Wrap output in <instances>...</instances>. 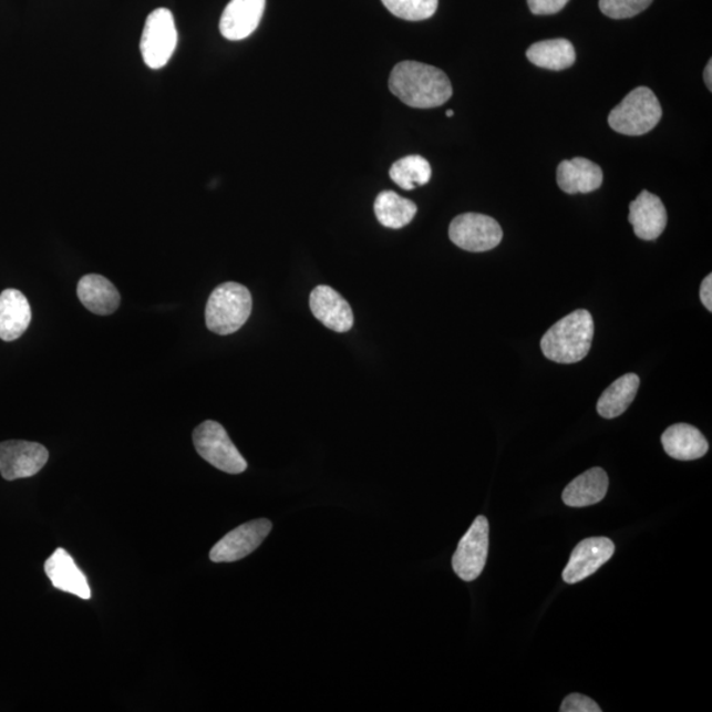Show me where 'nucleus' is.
Instances as JSON below:
<instances>
[{"label": "nucleus", "mask_w": 712, "mask_h": 712, "mask_svg": "<svg viewBox=\"0 0 712 712\" xmlns=\"http://www.w3.org/2000/svg\"><path fill=\"white\" fill-rule=\"evenodd\" d=\"M310 310L318 321L337 333H345L354 324V314L350 303L328 286H318L310 293Z\"/></svg>", "instance_id": "f8f14e48"}, {"label": "nucleus", "mask_w": 712, "mask_h": 712, "mask_svg": "<svg viewBox=\"0 0 712 712\" xmlns=\"http://www.w3.org/2000/svg\"><path fill=\"white\" fill-rule=\"evenodd\" d=\"M252 310L250 290L239 282H224L206 303V327L218 336H230L244 328Z\"/></svg>", "instance_id": "7ed1b4c3"}, {"label": "nucleus", "mask_w": 712, "mask_h": 712, "mask_svg": "<svg viewBox=\"0 0 712 712\" xmlns=\"http://www.w3.org/2000/svg\"><path fill=\"white\" fill-rule=\"evenodd\" d=\"M453 115H454L453 110H447L446 116L451 117V116H453Z\"/></svg>", "instance_id": "7c9ffc66"}, {"label": "nucleus", "mask_w": 712, "mask_h": 712, "mask_svg": "<svg viewBox=\"0 0 712 712\" xmlns=\"http://www.w3.org/2000/svg\"><path fill=\"white\" fill-rule=\"evenodd\" d=\"M44 570L54 589L73 594L85 600L92 598L85 574L75 565L73 557L65 549L59 548L54 551L47 559Z\"/></svg>", "instance_id": "2eb2a0df"}, {"label": "nucleus", "mask_w": 712, "mask_h": 712, "mask_svg": "<svg viewBox=\"0 0 712 712\" xmlns=\"http://www.w3.org/2000/svg\"><path fill=\"white\" fill-rule=\"evenodd\" d=\"M193 442H195L197 453L220 472L227 474L246 472V460L228 437L225 427L216 421H205L197 426L193 433Z\"/></svg>", "instance_id": "39448f33"}, {"label": "nucleus", "mask_w": 712, "mask_h": 712, "mask_svg": "<svg viewBox=\"0 0 712 712\" xmlns=\"http://www.w3.org/2000/svg\"><path fill=\"white\" fill-rule=\"evenodd\" d=\"M669 456L677 461H695L709 452V442L696 427L675 424L667 429L661 437Z\"/></svg>", "instance_id": "a211bd4d"}, {"label": "nucleus", "mask_w": 712, "mask_h": 712, "mask_svg": "<svg viewBox=\"0 0 712 712\" xmlns=\"http://www.w3.org/2000/svg\"><path fill=\"white\" fill-rule=\"evenodd\" d=\"M561 712H600L596 701L582 694H570L563 702Z\"/></svg>", "instance_id": "bb28decb"}, {"label": "nucleus", "mask_w": 712, "mask_h": 712, "mask_svg": "<svg viewBox=\"0 0 712 712\" xmlns=\"http://www.w3.org/2000/svg\"><path fill=\"white\" fill-rule=\"evenodd\" d=\"M712 61H709V64L706 69H704V82H706V86L711 90L712 89Z\"/></svg>", "instance_id": "c756f323"}, {"label": "nucleus", "mask_w": 712, "mask_h": 712, "mask_svg": "<svg viewBox=\"0 0 712 712\" xmlns=\"http://www.w3.org/2000/svg\"><path fill=\"white\" fill-rule=\"evenodd\" d=\"M32 320L27 297L17 289H6L0 293V338L6 342L19 340Z\"/></svg>", "instance_id": "f3484780"}, {"label": "nucleus", "mask_w": 712, "mask_h": 712, "mask_svg": "<svg viewBox=\"0 0 712 712\" xmlns=\"http://www.w3.org/2000/svg\"><path fill=\"white\" fill-rule=\"evenodd\" d=\"M527 58L538 68L549 71H564L574 65L577 54L572 44L566 39L545 40L530 45Z\"/></svg>", "instance_id": "4be33fe9"}, {"label": "nucleus", "mask_w": 712, "mask_h": 712, "mask_svg": "<svg viewBox=\"0 0 712 712\" xmlns=\"http://www.w3.org/2000/svg\"><path fill=\"white\" fill-rule=\"evenodd\" d=\"M594 338V320L587 310L579 309L563 318L546 331L541 350L549 361L572 364L589 354Z\"/></svg>", "instance_id": "f03ea898"}, {"label": "nucleus", "mask_w": 712, "mask_h": 712, "mask_svg": "<svg viewBox=\"0 0 712 712\" xmlns=\"http://www.w3.org/2000/svg\"><path fill=\"white\" fill-rule=\"evenodd\" d=\"M640 378L634 373H627L613 382L601 393L597 410L601 417L611 420L623 414L638 395Z\"/></svg>", "instance_id": "412c9836"}, {"label": "nucleus", "mask_w": 712, "mask_h": 712, "mask_svg": "<svg viewBox=\"0 0 712 712\" xmlns=\"http://www.w3.org/2000/svg\"><path fill=\"white\" fill-rule=\"evenodd\" d=\"M78 296L90 312L113 314L121 306V295L112 281L101 275H86L79 281Z\"/></svg>", "instance_id": "6ab92c4d"}, {"label": "nucleus", "mask_w": 712, "mask_h": 712, "mask_svg": "<svg viewBox=\"0 0 712 712\" xmlns=\"http://www.w3.org/2000/svg\"><path fill=\"white\" fill-rule=\"evenodd\" d=\"M382 2L393 16L410 22L432 18L438 9V0H382Z\"/></svg>", "instance_id": "393cba45"}, {"label": "nucleus", "mask_w": 712, "mask_h": 712, "mask_svg": "<svg viewBox=\"0 0 712 712\" xmlns=\"http://www.w3.org/2000/svg\"><path fill=\"white\" fill-rule=\"evenodd\" d=\"M373 209H375L379 223L384 227L393 228V230L410 225L417 213L416 204L391 190L380 193Z\"/></svg>", "instance_id": "5701e85b"}, {"label": "nucleus", "mask_w": 712, "mask_h": 712, "mask_svg": "<svg viewBox=\"0 0 712 712\" xmlns=\"http://www.w3.org/2000/svg\"><path fill=\"white\" fill-rule=\"evenodd\" d=\"M661 116L662 109L652 90L638 87L612 110L608 124L619 134L641 136L651 133Z\"/></svg>", "instance_id": "20e7f679"}, {"label": "nucleus", "mask_w": 712, "mask_h": 712, "mask_svg": "<svg viewBox=\"0 0 712 712\" xmlns=\"http://www.w3.org/2000/svg\"><path fill=\"white\" fill-rule=\"evenodd\" d=\"M700 296L704 308H706L709 312H712V275H709L708 278L703 280Z\"/></svg>", "instance_id": "c85d7f7f"}, {"label": "nucleus", "mask_w": 712, "mask_h": 712, "mask_svg": "<svg viewBox=\"0 0 712 712\" xmlns=\"http://www.w3.org/2000/svg\"><path fill=\"white\" fill-rule=\"evenodd\" d=\"M489 525L485 516L475 518L467 534L461 538L453 556V569L462 580L472 582L485 569L488 556Z\"/></svg>", "instance_id": "6e6552de"}, {"label": "nucleus", "mask_w": 712, "mask_h": 712, "mask_svg": "<svg viewBox=\"0 0 712 712\" xmlns=\"http://www.w3.org/2000/svg\"><path fill=\"white\" fill-rule=\"evenodd\" d=\"M265 9L266 0H231L220 18V33L231 41L251 37L259 27Z\"/></svg>", "instance_id": "ddd939ff"}, {"label": "nucleus", "mask_w": 712, "mask_h": 712, "mask_svg": "<svg viewBox=\"0 0 712 712\" xmlns=\"http://www.w3.org/2000/svg\"><path fill=\"white\" fill-rule=\"evenodd\" d=\"M175 18L168 9H157L149 13L142 33L141 52L145 65L162 69L168 64L177 47Z\"/></svg>", "instance_id": "423d86ee"}, {"label": "nucleus", "mask_w": 712, "mask_h": 712, "mask_svg": "<svg viewBox=\"0 0 712 712\" xmlns=\"http://www.w3.org/2000/svg\"><path fill=\"white\" fill-rule=\"evenodd\" d=\"M653 0H599V9L611 19H629L639 16Z\"/></svg>", "instance_id": "a878e982"}, {"label": "nucleus", "mask_w": 712, "mask_h": 712, "mask_svg": "<svg viewBox=\"0 0 712 712\" xmlns=\"http://www.w3.org/2000/svg\"><path fill=\"white\" fill-rule=\"evenodd\" d=\"M390 89L414 109L440 107L453 95L452 82L441 69L417 61L400 62L393 68Z\"/></svg>", "instance_id": "f257e3e1"}, {"label": "nucleus", "mask_w": 712, "mask_h": 712, "mask_svg": "<svg viewBox=\"0 0 712 712\" xmlns=\"http://www.w3.org/2000/svg\"><path fill=\"white\" fill-rule=\"evenodd\" d=\"M50 460V453L38 442L4 441L0 444V474L6 481L31 478Z\"/></svg>", "instance_id": "1a4fd4ad"}, {"label": "nucleus", "mask_w": 712, "mask_h": 712, "mask_svg": "<svg viewBox=\"0 0 712 712\" xmlns=\"http://www.w3.org/2000/svg\"><path fill=\"white\" fill-rule=\"evenodd\" d=\"M607 491L608 476L605 469L594 467L566 486L563 501L566 506L574 508L590 507L603 501Z\"/></svg>", "instance_id": "aec40b11"}, {"label": "nucleus", "mask_w": 712, "mask_h": 712, "mask_svg": "<svg viewBox=\"0 0 712 712\" xmlns=\"http://www.w3.org/2000/svg\"><path fill=\"white\" fill-rule=\"evenodd\" d=\"M529 10L535 16H555L565 9L570 0H527Z\"/></svg>", "instance_id": "cd10ccee"}, {"label": "nucleus", "mask_w": 712, "mask_h": 712, "mask_svg": "<svg viewBox=\"0 0 712 712\" xmlns=\"http://www.w3.org/2000/svg\"><path fill=\"white\" fill-rule=\"evenodd\" d=\"M628 219L633 226L636 237L642 240H654L665 230L668 214L659 197L642 190L640 196L629 205Z\"/></svg>", "instance_id": "4468645a"}, {"label": "nucleus", "mask_w": 712, "mask_h": 712, "mask_svg": "<svg viewBox=\"0 0 712 712\" xmlns=\"http://www.w3.org/2000/svg\"><path fill=\"white\" fill-rule=\"evenodd\" d=\"M271 530L272 523L267 518L240 525L214 545L210 559L217 564L239 561L257 550Z\"/></svg>", "instance_id": "9d476101"}, {"label": "nucleus", "mask_w": 712, "mask_h": 712, "mask_svg": "<svg viewBox=\"0 0 712 712\" xmlns=\"http://www.w3.org/2000/svg\"><path fill=\"white\" fill-rule=\"evenodd\" d=\"M453 244L469 252H486L501 245L503 230L494 218L466 213L453 219L448 228Z\"/></svg>", "instance_id": "0eeeda50"}, {"label": "nucleus", "mask_w": 712, "mask_h": 712, "mask_svg": "<svg viewBox=\"0 0 712 712\" xmlns=\"http://www.w3.org/2000/svg\"><path fill=\"white\" fill-rule=\"evenodd\" d=\"M390 176L401 189L413 190L416 186H423L431 182L432 167L423 156H406L392 165Z\"/></svg>", "instance_id": "b1692460"}, {"label": "nucleus", "mask_w": 712, "mask_h": 712, "mask_svg": "<svg viewBox=\"0 0 712 712\" xmlns=\"http://www.w3.org/2000/svg\"><path fill=\"white\" fill-rule=\"evenodd\" d=\"M557 183L559 189L569 195H587L598 190L603 184V171L587 158L576 157L558 165Z\"/></svg>", "instance_id": "dca6fc26"}, {"label": "nucleus", "mask_w": 712, "mask_h": 712, "mask_svg": "<svg viewBox=\"0 0 712 712\" xmlns=\"http://www.w3.org/2000/svg\"><path fill=\"white\" fill-rule=\"evenodd\" d=\"M615 545L607 537H591L580 541L572 550L568 565L563 572L566 584H578L597 572L601 566L610 561Z\"/></svg>", "instance_id": "9b49d317"}]
</instances>
